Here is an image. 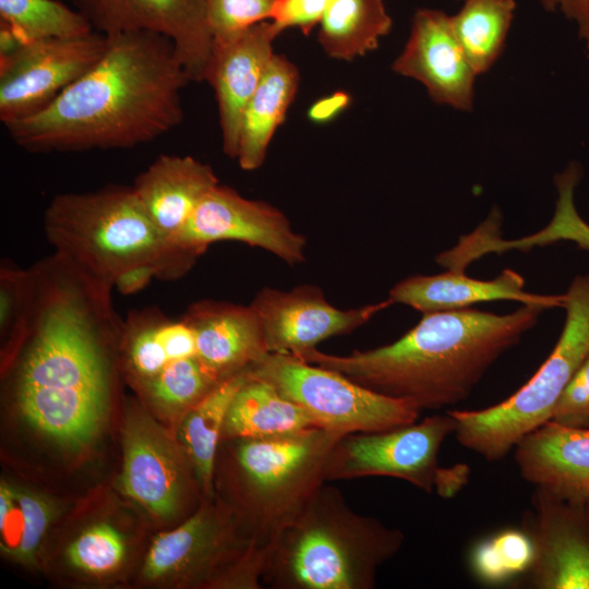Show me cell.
I'll return each mask as SVG.
<instances>
[{"mask_svg": "<svg viewBox=\"0 0 589 589\" xmlns=\"http://www.w3.org/2000/svg\"><path fill=\"white\" fill-rule=\"evenodd\" d=\"M28 324L17 349L15 399L23 417L69 448L98 433L112 392L123 320L113 286L55 252L29 267Z\"/></svg>", "mask_w": 589, "mask_h": 589, "instance_id": "6da1fadb", "label": "cell"}, {"mask_svg": "<svg viewBox=\"0 0 589 589\" xmlns=\"http://www.w3.org/2000/svg\"><path fill=\"white\" fill-rule=\"evenodd\" d=\"M101 59L43 111L3 124L29 153L131 148L183 119L181 92L191 82L173 43L133 31L107 36Z\"/></svg>", "mask_w": 589, "mask_h": 589, "instance_id": "7a4b0ae2", "label": "cell"}, {"mask_svg": "<svg viewBox=\"0 0 589 589\" xmlns=\"http://www.w3.org/2000/svg\"><path fill=\"white\" fill-rule=\"evenodd\" d=\"M545 309L524 304L507 314L459 309L423 314L396 341L347 356L311 348L293 356L337 371L380 394L401 398L420 411L466 399L489 370Z\"/></svg>", "mask_w": 589, "mask_h": 589, "instance_id": "3957f363", "label": "cell"}, {"mask_svg": "<svg viewBox=\"0 0 589 589\" xmlns=\"http://www.w3.org/2000/svg\"><path fill=\"white\" fill-rule=\"evenodd\" d=\"M404 533L354 512L324 483L269 546L262 580L274 589H373Z\"/></svg>", "mask_w": 589, "mask_h": 589, "instance_id": "277c9868", "label": "cell"}, {"mask_svg": "<svg viewBox=\"0 0 589 589\" xmlns=\"http://www.w3.org/2000/svg\"><path fill=\"white\" fill-rule=\"evenodd\" d=\"M44 230L55 252L111 286L143 265L154 266L159 279H177L199 257L155 226L132 185L56 195L45 211Z\"/></svg>", "mask_w": 589, "mask_h": 589, "instance_id": "5b68a950", "label": "cell"}, {"mask_svg": "<svg viewBox=\"0 0 589 589\" xmlns=\"http://www.w3.org/2000/svg\"><path fill=\"white\" fill-rule=\"evenodd\" d=\"M344 435L313 426L296 433L230 438L235 494L232 515L245 534L268 548L326 483V466Z\"/></svg>", "mask_w": 589, "mask_h": 589, "instance_id": "8992f818", "label": "cell"}, {"mask_svg": "<svg viewBox=\"0 0 589 589\" xmlns=\"http://www.w3.org/2000/svg\"><path fill=\"white\" fill-rule=\"evenodd\" d=\"M561 336L534 375L510 397L480 410H450L458 443L489 461L552 417L566 385L589 353V275L576 276L566 293Z\"/></svg>", "mask_w": 589, "mask_h": 589, "instance_id": "52a82bcc", "label": "cell"}, {"mask_svg": "<svg viewBox=\"0 0 589 589\" xmlns=\"http://www.w3.org/2000/svg\"><path fill=\"white\" fill-rule=\"evenodd\" d=\"M249 374L301 407L315 426L340 435L410 424L421 412L410 401L374 392L291 353L267 352Z\"/></svg>", "mask_w": 589, "mask_h": 589, "instance_id": "ba28073f", "label": "cell"}, {"mask_svg": "<svg viewBox=\"0 0 589 589\" xmlns=\"http://www.w3.org/2000/svg\"><path fill=\"white\" fill-rule=\"evenodd\" d=\"M455 430L456 420L447 412L389 430L346 434L329 454L326 482L390 477L431 493L440 448Z\"/></svg>", "mask_w": 589, "mask_h": 589, "instance_id": "9c48e42d", "label": "cell"}, {"mask_svg": "<svg viewBox=\"0 0 589 589\" xmlns=\"http://www.w3.org/2000/svg\"><path fill=\"white\" fill-rule=\"evenodd\" d=\"M108 38L97 32L44 38L0 57V120L34 116L51 105L104 56Z\"/></svg>", "mask_w": 589, "mask_h": 589, "instance_id": "30bf717a", "label": "cell"}, {"mask_svg": "<svg viewBox=\"0 0 589 589\" xmlns=\"http://www.w3.org/2000/svg\"><path fill=\"white\" fill-rule=\"evenodd\" d=\"M223 240L264 249L289 265L305 260V237L292 230L278 208L245 199L218 183L204 196L172 243L200 256L208 245Z\"/></svg>", "mask_w": 589, "mask_h": 589, "instance_id": "8fae6325", "label": "cell"}, {"mask_svg": "<svg viewBox=\"0 0 589 589\" xmlns=\"http://www.w3.org/2000/svg\"><path fill=\"white\" fill-rule=\"evenodd\" d=\"M94 32L148 31L169 38L191 82H205L213 50L205 0H71Z\"/></svg>", "mask_w": 589, "mask_h": 589, "instance_id": "7c38bea8", "label": "cell"}, {"mask_svg": "<svg viewBox=\"0 0 589 589\" xmlns=\"http://www.w3.org/2000/svg\"><path fill=\"white\" fill-rule=\"evenodd\" d=\"M522 529L533 544L527 585L534 589H589V519L585 503L536 488Z\"/></svg>", "mask_w": 589, "mask_h": 589, "instance_id": "4fadbf2b", "label": "cell"}, {"mask_svg": "<svg viewBox=\"0 0 589 589\" xmlns=\"http://www.w3.org/2000/svg\"><path fill=\"white\" fill-rule=\"evenodd\" d=\"M390 304L387 299L340 310L325 299L318 287L301 285L289 291L265 287L250 305L262 324L268 352L296 354L332 336L353 332Z\"/></svg>", "mask_w": 589, "mask_h": 589, "instance_id": "5bb4252c", "label": "cell"}, {"mask_svg": "<svg viewBox=\"0 0 589 589\" xmlns=\"http://www.w3.org/2000/svg\"><path fill=\"white\" fill-rule=\"evenodd\" d=\"M393 70L420 82L433 101L457 110L473 107L476 72L459 45L450 15L419 9L409 38Z\"/></svg>", "mask_w": 589, "mask_h": 589, "instance_id": "9a60e30c", "label": "cell"}, {"mask_svg": "<svg viewBox=\"0 0 589 589\" xmlns=\"http://www.w3.org/2000/svg\"><path fill=\"white\" fill-rule=\"evenodd\" d=\"M278 35L273 23L264 21L233 37L213 41L205 82L217 99L223 151L232 159L238 156L244 108L268 68Z\"/></svg>", "mask_w": 589, "mask_h": 589, "instance_id": "2e32d148", "label": "cell"}, {"mask_svg": "<svg viewBox=\"0 0 589 589\" xmlns=\"http://www.w3.org/2000/svg\"><path fill=\"white\" fill-rule=\"evenodd\" d=\"M123 448L124 493L156 516H173L183 501L187 473L172 441L146 414L133 412L125 421Z\"/></svg>", "mask_w": 589, "mask_h": 589, "instance_id": "e0dca14e", "label": "cell"}, {"mask_svg": "<svg viewBox=\"0 0 589 589\" xmlns=\"http://www.w3.org/2000/svg\"><path fill=\"white\" fill-rule=\"evenodd\" d=\"M181 318L194 333L197 358L221 381L248 370L268 352L251 305L203 300L190 304Z\"/></svg>", "mask_w": 589, "mask_h": 589, "instance_id": "ac0fdd59", "label": "cell"}, {"mask_svg": "<svg viewBox=\"0 0 589 589\" xmlns=\"http://www.w3.org/2000/svg\"><path fill=\"white\" fill-rule=\"evenodd\" d=\"M514 450L527 482L568 501L589 498V429L549 420L526 434Z\"/></svg>", "mask_w": 589, "mask_h": 589, "instance_id": "d6986e66", "label": "cell"}, {"mask_svg": "<svg viewBox=\"0 0 589 589\" xmlns=\"http://www.w3.org/2000/svg\"><path fill=\"white\" fill-rule=\"evenodd\" d=\"M524 277L504 269L492 280H479L462 271L448 269L436 275H416L396 284L388 299L420 311L422 314L467 309L494 300H513L544 309L564 308V294H537L525 289Z\"/></svg>", "mask_w": 589, "mask_h": 589, "instance_id": "ffe728a7", "label": "cell"}, {"mask_svg": "<svg viewBox=\"0 0 589 589\" xmlns=\"http://www.w3.org/2000/svg\"><path fill=\"white\" fill-rule=\"evenodd\" d=\"M217 184L209 165L188 155L163 154L134 179L132 189L155 226L172 242Z\"/></svg>", "mask_w": 589, "mask_h": 589, "instance_id": "44dd1931", "label": "cell"}, {"mask_svg": "<svg viewBox=\"0 0 589 589\" xmlns=\"http://www.w3.org/2000/svg\"><path fill=\"white\" fill-rule=\"evenodd\" d=\"M299 85V72L286 57L274 55L257 88L244 108L237 160L243 170H255L285 121Z\"/></svg>", "mask_w": 589, "mask_h": 589, "instance_id": "7402d4cb", "label": "cell"}, {"mask_svg": "<svg viewBox=\"0 0 589 589\" xmlns=\"http://www.w3.org/2000/svg\"><path fill=\"white\" fill-rule=\"evenodd\" d=\"M313 426V421L301 407L269 383L249 374L228 408L223 437H273Z\"/></svg>", "mask_w": 589, "mask_h": 589, "instance_id": "603a6c76", "label": "cell"}, {"mask_svg": "<svg viewBox=\"0 0 589 589\" xmlns=\"http://www.w3.org/2000/svg\"><path fill=\"white\" fill-rule=\"evenodd\" d=\"M248 378L249 369L224 380L183 413L181 438L206 498L214 495L215 465L228 408Z\"/></svg>", "mask_w": 589, "mask_h": 589, "instance_id": "cb8c5ba5", "label": "cell"}, {"mask_svg": "<svg viewBox=\"0 0 589 589\" xmlns=\"http://www.w3.org/2000/svg\"><path fill=\"white\" fill-rule=\"evenodd\" d=\"M318 25V43L325 53L350 61L375 50L393 21L384 0H332Z\"/></svg>", "mask_w": 589, "mask_h": 589, "instance_id": "d4e9b609", "label": "cell"}, {"mask_svg": "<svg viewBox=\"0 0 589 589\" xmlns=\"http://www.w3.org/2000/svg\"><path fill=\"white\" fill-rule=\"evenodd\" d=\"M515 0H465L450 16L454 34L477 75L501 56L513 22Z\"/></svg>", "mask_w": 589, "mask_h": 589, "instance_id": "484cf974", "label": "cell"}, {"mask_svg": "<svg viewBox=\"0 0 589 589\" xmlns=\"http://www.w3.org/2000/svg\"><path fill=\"white\" fill-rule=\"evenodd\" d=\"M0 24L24 43L94 32L79 11L58 0H0Z\"/></svg>", "mask_w": 589, "mask_h": 589, "instance_id": "4316f807", "label": "cell"}, {"mask_svg": "<svg viewBox=\"0 0 589 589\" xmlns=\"http://www.w3.org/2000/svg\"><path fill=\"white\" fill-rule=\"evenodd\" d=\"M169 317L156 306L132 310L123 321L120 348L131 377L140 386L172 362L165 342Z\"/></svg>", "mask_w": 589, "mask_h": 589, "instance_id": "83f0119b", "label": "cell"}, {"mask_svg": "<svg viewBox=\"0 0 589 589\" xmlns=\"http://www.w3.org/2000/svg\"><path fill=\"white\" fill-rule=\"evenodd\" d=\"M533 561V544L521 529H504L478 542L469 555V566L478 581L502 585L527 575Z\"/></svg>", "mask_w": 589, "mask_h": 589, "instance_id": "f1b7e54d", "label": "cell"}, {"mask_svg": "<svg viewBox=\"0 0 589 589\" xmlns=\"http://www.w3.org/2000/svg\"><path fill=\"white\" fill-rule=\"evenodd\" d=\"M220 382L223 381L194 356L170 362L141 387L159 407L185 412Z\"/></svg>", "mask_w": 589, "mask_h": 589, "instance_id": "f546056e", "label": "cell"}, {"mask_svg": "<svg viewBox=\"0 0 589 589\" xmlns=\"http://www.w3.org/2000/svg\"><path fill=\"white\" fill-rule=\"evenodd\" d=\"M580 179V170L576 164L556 175V208L551 223L540 232L516 241L503 242L504 250L512 248L528 249L532 245L569 240L579 248L589 251V225L579 216L574 204V191Z\"/></svg>", "mask_w": 589, "mask_h": 589, "instance_id": "4dcf8cb0", "label": "cell"}, {"mask_svg": "<svg viewBox=\"0 0 589 589\" xmlns=\"http://www.w3.org/2000/svg\"><path fill=\"white\" fill-rule=\"evenodd\" d=\"M32 300L29 268L2 260L0 265V335L4 352L17 351L26 333Z\"/></svg>", "mask_w": 589, "mask_h": 589, "instance_id": "1f68e13d", "label": "cell"}, {"mask_svg": "<svg viewBox=\"0 0 589 589\" xmlns=\"http://www.w3.org/2000/svg\"><path fill=\"white\" fill-rule=\"evenodd\" d=\"M124 554L125 545L121 534L105 522L84 530L67 550V557L72 566L94 575L117 569Z\"/></svg>", "mask_w": 589, "mask_h": 589, "instance_id": "d6a6232c", "label": "cell"}, {"mask_svg": "<svg viewBox=\"0 0 589 589\" xmlns=\"http://www.w3.org/2000/svg\"><path fill=\"white\" fill-rule=\"evenodd\" d=\"M276 0H205L206 21L215 40L233 37L271 21Z\"/></svg>", "mask_w": 589, "mask_h": 589, "instance_id": "836d02e7", "label": "cell"}, {"mask_svg": "<svg viewBox=\"0 0 589 589\" xmlns=\"http://www.w3.org/2000/svg\"><path fill=\"white\" fill-rule=\"evenodd\" d=\"M15 498L21 514V532L19 544L11 553L16 560L31 563L55 509L49 500L27 490L15 489Z\"/></svg>", "mask_w": 589, "mask_h": 589, "instance_id": "e575fe53", "label": "cell"}, {"mask_svg": "<svg viewBox=\"0 0 589 589\" xmlns=\"http://www.w3.org/2000/svg\"><path fill=\"white\" fill-rule=\"evenodd\" d=\"M550 420L589 429V353L561 394Z\"/></svg>", "mask_w": 589, "mask_h": 589, "instance_id": "d590c367", "label": "cell"}, {"mask_svg": "<svg viewBox=\"0 0 589 589\" xmlns=\"http://www.w3.org/2000/svg\"><path fill=\"white\" fill-rule=\"evenodd\" d=\"M332 0H276L271 22L280 34L290 27L308 35L321 21Z\"/></svg>", "mask_w": 589, "mask_h": 589, "instance_id": "8d00e7d4", "label": "cell"}, {"mask_svg": "<svg viewBox=\"0 0 589 589\" xmlns=\"http://www.w3.org/2000/svg\"><path fill=\"white\" fill-rule=\"evenodd\" d=\"M470 468L466 464L438 467L434 479V491L443 498L454 497L469 481Z\"/></svg>", "mask_w": 589, "mask_h": 589, "instance_id": "74e56055", "label": "cell"}, {"mask_svg": "<svg viewBox=\"0 0 589 589\" xmlns=\"http://www.w3.org/2000/svg\"><path fill=\"white\" fill-rule=\"evenodd\" d=\"M154 277L158 278L157 269L152 265H143L123 273L113 287L122 294H132L145 288Z\"/></svg>", "mask_w": 589, "mask_h": 589, "instance_id": "f35d334b", "label": "cell"}, {"mask_svg": "<svg viewBox=\"0 0 589 589\" xmlns=\"http://www.w3.org/2000/svg\"><path fill=\"white\" fill-rule=\"evenodd\" d=\"M564 15L577 24L579 37L589 47V0H555Z\"/></svg>", "mask_w": 589, "mask_h": 589, "instance_id": "ab89813d", "label": "cell"}, {"mask_svg": "<svg viewBox=\"0 0 589 589\" xmlns=\"http://www.w3.org/2000/svg\"><path fill=\"white\" fill-rule=\"evenodd\" d=\"M349 103V97L344 92H336L330 96L314 103L309 109V118L315 122H325L335 118Z\"/></svg>", "mask_w": 589, "mask_h": 589, "instance_id": "60d3db41", "label": "cell"}, {"mask_svg": "<svg viewBox=\"0 0 589 589\" xmlns=\"http://www.w3.org/2000/svg\"><path fill=\"white\" fill-rule=\"evenodd\" d=\"M541 5L546 10V11H554L556 9V2L555 0H539Z\"/></svg>", "mask_w": 589, "mask_h": 589, "instance_id": "b9f144b4", "label": "cell"}, {"mask_svg": "<svg viewBox=\"0 0 589 589\" xmlns=\"http://www.w3.org/2000/svg\"><path fill=\"white\" fill-rule=\"evenodd\" d=\"M585 507H586L587 516H588V519H589V498L586 501Z\"/></svg>", "mask_w": 589, "mask_h": 589, "instance_id": "7bdbcfd3", "label": "cell"}]
</instances>
